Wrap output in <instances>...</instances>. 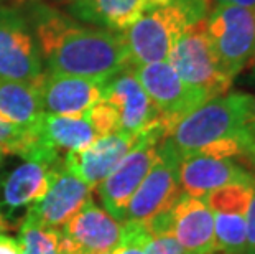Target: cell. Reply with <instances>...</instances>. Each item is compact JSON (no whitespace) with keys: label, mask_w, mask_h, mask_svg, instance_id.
<instances>
[{"label":"cell","mask_w":255,"mask_h":254,"mask_svg":"<svg viewBox=\"0 0 255 254\" xmlns=\"http://www.w3.org/2000/svg\"><path fill=\"white\" fill-rule=\"evenodd\" d=\"M91 190L89 185L64 167L63 159L53 167L46 193L30 205L26 216L46 228L61 230L91 198Z\"/></svg>","instance_id":"30bf717a"},{"label":"cell","mask_w":255,"mask_h":254,"mask_svg":"<svg viewBox=\"0 0 255 254\" xmlns=\"http://www.w3.org/2000/svg\"><path fill=\"white\" fill-rule=\"evenodd\" d=\"M58 254H61V253H58Z\"/></svg>","instance_id":"8d00e7d4"},{"label":"cell","mask_w":255,"mask_h":254,"mask_svg":"<svg viewBox=\"0 0 255 254\" xmlns=\"http://www.w3.org/2000/svg\"><path fill=\"white\" fill-rule=\"evenodd\" d=\"M71 254H89V253H83V251H76V253H71Z\"/></svg>","instance_id":"d590c367"},{"label":"cell","mask_w":255,"mask_h":254,"mask_svg":"<svg viewBox=\"0 0 255 254\" xmlns=\"http://www.w3.org/2000/svg\"><path fill=\"white\" fill-rule=\"evenodd\" d=\"M130 69L156 107L168 134L184 116L209 99L204 91L183 81L168 61L135 64Z\"/></svg>","instance_id":"8992f818"},{"label":"cell","mask_w":255,"mask_h":254,"mask_svg":"<svg viewBox=\"0 0 255 254\" xmlns=\"http://www.w3.org/2000/svg\"><path fill=\"white\" fill-rule=\"evenodd\" d=\"M246 228H247V253L255 254V190L246 212Z\"/></svg>","instance_id":"83f0119b"},{"label":"cell","mask_w":255,"mask_h":254,"mask_svg":"<svg viewBox=\"0 0 255 254\" xmlns=\"http://www.w3.org/2000/svg\"><path fill=\"white\" fill-rule=\"evenodd\" d=\"M26 17L48 71L104 83L130 66L122 31L79 25L71 15L38 0Z\"/></svg>","instance_id":"6da1fadb"},{"label":"cell","mask_w":255,"mask_h":254,"mask_svg":"<svg viewBox=\"0 0 255 254\" xmlns=\"http://www.w3.org/2000/svg\"><path fill=\"white\" fill-rule=\"evenodd\" d=\"M45 112L58 116H83L102 99V83L79 76L56 74L43 69L35 81Z\"/></svg>","instance_id":"4fadbf2b"},{"label":"cell","mask_w":255,"mask_h":254,"mask_svg":"<svg viewBox=\"0 0 255 254\" xmlns=\"http://www.w3.org/2000/svg\"><path fill=\"white\" fill-rule=\"evenodd\" d=\"M252 61H254V76H255V50H254V56H252Z\"/></svg>","instance_id":"836d02e7"},{"label":"cell","mask_w":255,"mask_h":254,"mask_svg":"<svg viewBox=\"0 0 255 254\" xmlns=\"http://www.w3.org/2000/svg\"><path fill=\"white\" fill-rule=\"evenodd\" d=\"M133 136L122 132H112L97 137L89 147L73 150L64 155V167L73 175L81 178L91 188L97 187L109 177L135 142Z\"/></svg>","instance_id":"2e32d148"},{"label":"cell","mask_w":255,"mask_h":254,"mask_svg":"<svg viewBox=\"0 0 255 254\" xmlns=\"http://www.w3.org/2000/svg\"><path fill=\"white\" fill-rule=\"evenodd\" d=\"M3 157H5V152L3 150H0V165H2V162H3Z\"/></svg>","instance_id":"d6a6232c"},{"label":"cell","mask_w":255,"mask_h":254,"mask_svg":"<svg viewBox=\"0 0 255 254\" xmlns=\"http://www.w3.org/2000/svg\"><path fill=\"white\" fill-rule=\"evenodd\" d=\"M73 18L101 28L124 31L137 20L148 0H59Z\"/></svg>","instance_id":"d6986e66"},{"label":"cell","mask_w":255,"mask_h":254,"mask_svg":"<svg viewBox=\"0 0 255 254\" xmlns=\"http://www.w3.org/2000/svg\"><path fill=\"white\" fill-rule=\"evenodd\" d=\"M146 254H184L173 235L151 236L146 245Z\"/></svg>","instance_id":"4316f807"},{"label":"cell","mask_w":255,"mask_h":254,"mask_svg":"<svg viewBox=\"0 0 255 254\" xmlns=\"http://www.w3.org/2000/svg\"><path fill=\"white\" fill-rule=\"evenodd\" d=\"M59 233L71 243L74 253L111 254L121 241L122 223L101 208L91 197Z\"/></svg>","instance_id":"9a60e30c"},{"label":"cell","mask_w":255,"mask_h":254,"mask_svg":"<svg viewBox=\"0 0 255 254\" xmlns=\"http://www.w3.org/2000/svg\"><path fill=\"white\" fill-rule=\"evenodd\" d=\"M41 73L43 59L26 13L0 5V79L33 84Z\"/></svg>","instance_id":"52a82bcc"},{"label":"cell","mask_w":255,"mask_h":254,"mask_svg":"<svg viewBox=\"0 0 255 254\" xmlns=\"http://www.w3.org/2000/svg\"><path fill=\"white\" fill-rule=\"evenodd\" d=\"M35 144L36 137L30 127L15 126L0 116V150L25 159L30 154V150L35 147Z\"/></svg>","instance_id":"cb8c5ba5"},{"label":"cell","mask_w":255,"mask_h":254,"mask_svg":"<svg viewBox=\"0 0 255 254\" xmlns=\"http://www.w3.org/2000/svg\"><path fill=\"white\" fill-rule=\"evenodd\" d=\"M255 185L247 183H232L218 190L208 193L201 198L204 205L213 213H227V215H246L249 203L254 197Z\"/></svg>","instance_id":"7402d4cb"},{"label":"cell","mask_w":255,"mask_h":254,"mask_svg":"<svg viewBox=\"0 0 255 254\" xmlns=\"http://www.w3.org/2000/svg\"><path fill=\"white\" fill-rule=\"evenodd\" d=\"M178 165L180 155L163 139L155 164L130 198L126 221L142 223L156 213L170 210L176 203L183 193L178 180Z\"/></svg>","instance_id":"9c48e42d"},{"label":"cell","mask_w":255,"mask_h":254,"mask_svg":"<svg viewBox=\"0 0 255 254\" xmlns=\"http://www.w3.org/2000/svg\"><path fill=\"white\" fill-rule=\"evenodd\" d=\"M8 221L3 218V213H2V208H0V230H8Z\"/></svg>","instance_id":"4dcf8cb0"},{"label":"cell","mask_w":255,"mask_h":254,"mask_svg":"<svg viewBox=\"0 0 255 254\" xmlns=\"http://www.w3.org/2000/svg\"><path fill=\"white\" fill-rule=\"evenodd\" d=\"M166 134V127L161 121H156L143 129L126 157L119 162L109 177H106L97 185V193L106 212L121 223L126 221L130 198L155 164L160 144L163 142Z\"/></svg>","instance_id":"277c9868"},{"label":"cell","mask_w":255,"mask_h":254,"mask_svg":"<svg viewBox=\"0 0 255 254\" xmlns=\"http://www.w3.org/2000/svg\"><path fill=\"white\" fill-rule=\"evenodd\" d=\"M204 33L221 69L234 79L255 50V10L229 3H214L204 18Z\"/></svg>","instance_id":"5b68a950"},{"label":"cell","mask_w":255,"mask_h":254,"mask_svg":"<svg viewBox=\"0 0 255 254\" xmlns=\"http://www.w3.org/2000/svg\"><path fill=\"white\" fill-rule=\"evenodd\" d=\"M251 94L226 93L211 98L184 116L165 140L178 155L201 152L232 139L255 140V121L251 117Z\"/></svg>","instance_id":"7a4b0ae2"},{"label":"cell","mask_w":255,"mask_h":254,"mask_svg":"<svg viewBox=\"0 0 255 254\" xmlns=\"http://www.w3.org/2000/svg\"><path fill=\"white\" fill-rule=\"evenodd\" d=\"M83 116L89 119L92 127L96 129L97 136H107V134L119 132V119L116 111L112 109L111 104H107L106 101H99L94 104L89 111H86Z\"/></svg>","instance_id":"484cf974"},{"label":"cell","mask_w":255,"mask_h":254,"mask_svg":"<svg viewBox=\"0 0 255 254\" xmlns=\"http://www.w3.org/2000/svg\"><path fill=\"white\" fill-rule=\"evenodd\" d=\"M0 254H20L18 241L2 231H0Z\"/></svg>","instance_id":"f1b7e54d"},{"label":"cell","mask_w":255,"mask_h":254,"mask_svg":"<svg viewBox=\"0 0 255 254\" xmlns=\"http://www.w3.org/2000/svg\"><path fill=\"white\" fill-rule=\"evenodd\" d=\"M214 0H166L153 3L122 31L130 66L166 61L176 41L208 17Z\"/></svg>","instance_id":"3957f363"},{"label":"cell","mask_w":255,"mask_h":254,"mask_svg":"<svg viewBox=\"0 0 255 254\" xmlns=\"http://www.w3.org/2000/svg\"><path fill=\"white\" fill-rule=\"evenodd\" d=\"M36 140L56 152L83 150L99 137L86 116H58L43 112L30 127Z\"/></svg>","instance_id":"ac0fdd59"},{"label":"cell","mask_w":255,"mask_h":254,"mask_svg":"<svg viewBox=\"0 0 255 254\" xmlns=\"http://www.w3.org/2000/svg\"><path fill=\"white\" fill-rule=\"evenodd\" d=\"M102 101L112 106L119 119V132L137 137L156 121L158 111L132 69L126 68L102 83Z\"/></svg>","instance_id":"8fae6325"},{"label":"cell","mask_w":255,"mask_h":254,"mask_svg":"<svg viewBox=\"0 0 255 254\" xmlns=\"http://www.w3.org/2000/svg\"><path fill=\"white\" fill-rule=\"evenodd\" d=\"M20 254H58L59 230H51L25 216L18 231Z\"/></svg>","instance_id":"603a6c76"},{"label":"cell","mask_w":255,"mask_h":254,"mask_svg":"<svg viewBox=\"0 0 255 254\" xmlns=\"http://www.w3.org/2000/svg\"><path fill=\"white\" fill-rule=\"evenodd\" d=\"M63 159L64 155L51 149H40L23 159V164L15 167L2 182L0 208L15 212L38 202L50 187L53 167Z\"/></svg>","instance_id":"5bb4252c"},{"label":"cell","mask_w":255,"mask_h":254,"mask_svg":"<svg viewBox=\"0 0 255 254\" xmlns=\"http://www.w3.org/2000/svg\"><path fill=\"white\" fill-rule=\"evenodd\" d=\"M249 169H251V170L254 169V170H255V160L252 162V164H251V167H249Z\"/></svg>","instance_id":"e575fe53"},{"label":"cell","mask_w":255,"mask_h":254,"mask_svg":"<svg viewBox=\"0 0 255 254\" xmlns=\"http://www.w3.org/2000/svg\"><path fill=\"white\" fill-rule=\"evenodd\" d=\"M214 3H229V5H239V7H247L255 10V0H214Z\"/></svg>","instance_id":"f546056e"},{"label":"cell","mask_w":255,"mask_h":254,"mask_svg":"<svg viewBox=\"0 0 255 254\" xmlns=\"http://www.w3.org/2000/svg\"><path fill=\"white\" fill-rule=\"evenodd\" d=\"M178 180L183 193L201 200L208 193L232 183L255 185V174L232 159L188 154L180 157Z\"/></svg>","instance_id":"7c38bea8"},{"label":"cell","mask_w":255,"mask_h":254,"mask_svg":"<svg viewBox=\"0 0 255 254\" xmlns=\"http://www.w3.org/2000/svg\"><path fill=\"white\" fill-rule=\"evenodd\" d=\"M251 117L255 121V96L251 98Z\"/></svg>","instance_id":"1f68e13d"},{"label":"cell","mask_w":255,"mask_h":254,"mask_svg":"<svg viewBox=\"0 0 255 254\" xmlns=\"http://www.w3.org/2000/svg\"><path fill=\"white\" fill-rule=\"evenodd\" d=\"M214 235L218 251L224 254H249L246 215L214 213Z\"/></svg>","instance_id":"44dd1931"},{"label":"cell","mask_w":255,"mask_h":254,"mask_svg":"<svg viewBox=\"0 0 255 254\" xmlns=\"http://www.w3.org/2000/svg\"><path fill=\"white\" fill-rule=\"evenodd\" d=\"M35 84L0 79V116L20 127H31L43 114Z\"/></svg>","instance_id":"ffe728a7"},{"label":"cell","mask_w":255,"mask_h":254,"mask_svg":"<svg viewBox=\"0 0 255 254\" xmlns=\"http://www.w3.org/2000/svg\"><path fill=\"white\" fill-rule=\"evenodd\" d=\"M168 63L175 68L183 81L208 94V98L229 93L232 78L222 71L208 36L204 33V20L191 26L173 46Z\"/></svg>","instance_id":"ba28073f"},{"label":"cell","mask_w":255,"mask_h":254,"mask_svg":"<svg viewBox=\"0 0 255 254\" xmlns=\"http://www.w3.org/2000/svg\"><path fill=\"white\" fill-rule=\"evenodd\" d=\"M148 231L138 221H124L121 241L111 254H146V245L150 241Z\"/></svg>","instance_id":"d4e9b609"},{"label":"cell","mask_w":255,"mask_h":254,"mask_svg":"<svg viewBox=\"0 0 255 254\" xmlns=\"http://www.w3.org/2000/svg\"><path fill=\"white\" fill-rule=\"evenodd\" d=\"M173 236L184 254H218L214 213L203 200L181 193L173 205Z\"/></svg>","instance_id":"e0dca14e"}]
</instances>
